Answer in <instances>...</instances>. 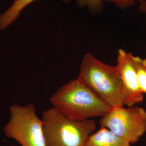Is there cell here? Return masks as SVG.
Here are the masks:
<instances>
[{"label":"cell","instance_id":"30bf717a","mask_svg":"<svg viewBox=\"0 0 146 146\" xmlns=\"http://www.w3.org/2000/svg\"><path fill=\"white\" fill-rule=\"evenodd\" d=\"M103 0H76V5L80 8H87L94 15L100 14L104 9Z\"/></svg>","mask_w":146,"mask_h":146},{"label":"cell","instance_id":"9c48e42d","mask_svg":"<svg viewBox=\"0 0 146 146\" xmlns=\"http://www.w3.org/2000/svg\"><path fill=\"white\" fill-rule=\"evenodd\" d=\"M131 60L135 69L140 88L143 94L146 95V58L133 54Z\"/></svg>","mask_w":146,"mask_h":146},{"label":"cell","instance_id":"7a4b0ae2","mask_svg":"<svg viewBox=\"0 0 146 146\" xmlns=\"http://www.w3.org/2000/svg\"><path fill=\"white\" fill-rule=\"evenodd\" d=\"M77 78L111 108L124 106L122 83L116 65L108 64L87 52Z\"/></svg>","mask_w":146,"mask_h":146},{"label":"cell","instance_id":"ba28073f","mask_svg":"<svg viewBox=\"0 0 146 146\" xmlns=\"http://www.w3.org/2000/svg\"><path fill=\"white\" fill-rule=\"evenodd\" d=\"M35 0H14L12 5L0 15V30H5L17 19L22 11ZM66 4L72 0H62Z\"/></svg>","mask_w":146,"mask_h":146},{"label":"cell","instance_id":"7c38bea8","mask_svg":"<svg viewBox=\"0 0 146 146\" xmlns=\"http://www.w3.org/2000/svg\"><path fill=\"white\" fill-rule=\"evenodd\" d=\"M139 3L140 11L143 14H146V0H141Z\"/></svg>","mask_w":146,"mask_h":146},{"label":"cell","instance_id":"4fadbf2b","mask_svg":"<svg viewBox=\"0 0 146 146\" xmlns=\"http://www.w3.org/2000/svg\"><path fill=\"white\" fill-rule=\"evenodd\" d=\"M15 146V145H12V146Z\"/></svg>","mask_w":146,"mask_h":146},{"label":"cell","instance_id":"277c9868","mask_svg":"<svg viewBox=\"0 0 146 146\" xmlns=\"http://www.w3.org/2000/svg\"><path fill=\"white\" fill-rule=\"evenodd\" d=\"M9 113V119L3 129L7 137L21 146H47L43 121L37 115L34 104H13Z\"/></svg>","mask_w":146,"mask_h":146},{"label":"cell","instance_id":"3957f363","mask_svg":"<svg viewBox=\"0 0 146 146\" xmlns=\"http://www.w3.org/2000/svg\"><path fill=\"white\" fill-rule=\"evenodd\" d=\"M41 119L47 146H85L96 128L95 120H73L53 107L45 110Z\"/></svg>","mask_w":146,"mask_h":146},{"label":"cell","instance_id":"5b68a950","mask_svg":"<svg viewBox=\"0 0 146 146\" xmlns=\"http://www.w3.org/2000/svg\"><path fill=\"white\" fill-rule=\"evenodd\" d=\"M99 123L101 127L135 144L146 132V110L138 106L111 108L100 118Z\"/></svg>","mask_w":146,"mask_h":146},{"label":"cell","instance_id":"6da1fadb","mask_svg":"<svg viewBox=\"0 0 146 146\" xmlns=\"http://www.w3.org/2000/svg\"><path fill=\"white\" fill-rule=\"evenodd\" d=\"M49 101L52 107L77 121L101 118L111 108L78 78L60 87Z\"/></svg>","mask_w":146,"mask_h":146},{"label":"cell","instance_id":"8fae6325","mask_svg":"<svg viewBox=\"0 0 146 146\" xmlns=\"http://www.w3.org/2000/svg\"><path fill=\"white\" fill-rule=\"evenodd\" d=\"M104 2L111 3L119 9L124 10L129 8L135 5L136 3H139L141 0H103Z\"/></svg>","mask_w":146,"mask_h":146},{"label":"cell","instance_id":"8992f818","mask_svg":"<svg viewBox=\"0 0 146 146\" xmlns=\"http://www.w3.org/2000/svg\"><path fill=\"white\" fill-rule=\"evenodd\" d=\"M133 54L120 49L116 58V67L122 88L124 106L133 107L143 102L145 95L140 88L135 69L131 60Z\"/></svg>","mask_w":146,"mask_h":146},{"label":"cell","instance_id":"52a82bcc","mask_svg":"<svg viewBox=\"0 0 146 146\" xmlns=\"http://www.w3.org/2000/svg\"><path fill=\"white\" fill-rule=\"evenodd\" d=\"M131 145L108 129L101 127L89 136L85 146H131Z\"/></svg>","mask_w":146,"mask_h":146}]
</instances>
